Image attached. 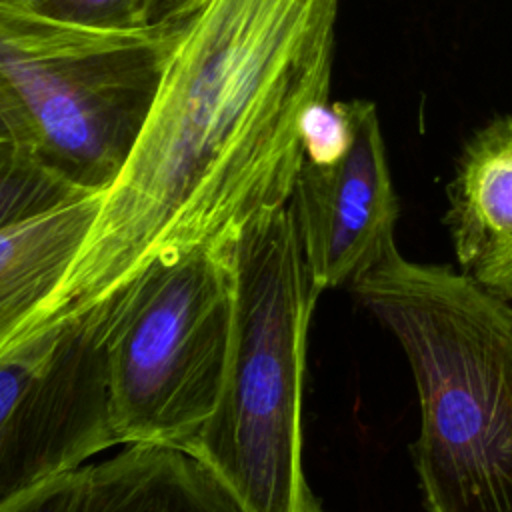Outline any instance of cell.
Segmentation results:
<instances>
[{"mask_svg": "<svg viewBox=\"0 0 512 512\" xmlns=\"http://www.w3.org/2000/svg\"><path fill=\"white\" fill-rule=\"evenodd\" d=\"M338 0H206L32 338L118 298L148 268L290 204L304 124L328 102Z\"/></svg>", "mask_w": 512, "mask_h": 512, "instance_id": "obj_1", "label": "cell"}, {"mask_svg": "<svg viewBox=\"0 0 512 512\" xmlns=\"http://www.w3.org/2000/svg\"><path fill=\"white\" fill-rule=\"evenodd\" d=\"M20 6L50 20L82 28L132 32L150 24V0H20Z\"/></svg>", "mask_w": 512, "mask_h": 512, "instance_id": "obj_12", "label": "cell"}, {"mask_svg": "<svg viewBox=\"0 0 512 512\" xmlns=\"http://www.w3.org/2000/svg\"><path fill=\"white\" fill-rule=\"evenodd\" d=\"M106 308L0 360V498L118 446L108 408Z\"/></svg>", "mask_w": 512, "mask_h": 512, "instance_id": "obj_6", "label": "cell"}, {"mask_svg": "<svg viewBox=\"0 0 512 512\" xmlns=\"http://www.w3.org/2000/svg\"><path fill=\"white\" fill-rule=\"evenodd\" d=\"M338 152L308 160L290 198L302 254L320 292L350 288L396 248L400 200L374 102H338Z\"/></svg>", "mask_w": 512, "mask_h": 512, "instance_id": "obj_7", "label": "cell"}, {"mask_svg": "<svg viewBox=\"0 0 512 512\" xmlns=\"http://www.w3.org/2000/svg\"><path fill=\"white\" fill-rule=\"evenodd\" d=\"M0 4H20V0H0Z\"/></svg>", "mask_w": 512, "mask_h": 512, "instance_id": "obj_16", "label": "cell"}, {"mask_svg": "<svg viewBox=\"0 0 512 512\" xmlns=\"http://www.w3.org/2000/svg\"><path fill=\"white\" fill-rule=\"evenodd\" d=\"M444 214L458 270L506 296L512 290V114L492 118L462 146Z\"/></svg>", "mask_w": 512, "mask_h": 512, "instance_id": "obj_8", "label": "cell"}, {"mask_svg": "<svg viewBox=\"0 0 512 512\" xmlns=\"http://www.w3.org/2000/svg\"><path fill=\"white\" fill-rule=\"evenodd\" d=\"M350 292L410 366L426 512H512V302L398 246Z\"/></svg>", "mask_w": 512, "mask_h": 512, "instance_id": "obj_2", "label": "cell"}, {"mask_svg": "<svg viewBox=\"0 0 512 512\" xmlns=\"http://www.w3.org/2000/svg\"><path fill=\"white\" fill-rule=\"evenodd\" d=\"M84 466L0 498V512H72L82 486Z\"/></svg>", "mask_w": 512, "mask_h": 512, "instance_id": "obj_13", "label": "cell"}, {"mask_svg": "<svg viewBox=\"0 0 512 512\" xmlns=\"http://www.w3.org/2000/svg\"><path fill=\"white\" fill-rule=\"evenodd\" d=\"M186 20L108 32L0 4V118L10 138L68 184L106 190Z\"/></svg>", "mask_w": 512, "mask_h": 512, "instance_id": "obj_4", "label": "cell"}, {"mask_svg": "<svg viewBox=\"0 0 512 512\" xmlns=\"http://www.w3.org/2000/svg\"><path fill=\"white\" fill-rule=\"evenodd\" d=\"M232 246L164 260L102 304L118 446L184 450L214 414L236 322Z\"/></svg>", "mask_w": 512, "mask_h": 512, "instance_id": "obj_5", "label": "cell"}, {"mask_svg": "<svg viewBox=\"0 0 512 512\" xmlns=\"http://www.w3.org/2000/svg\"><path fill=\"white\" fill-rule=\"evenodd\" d=\"M86 194L42 166L10 138H0V228Z\"/></svg>", "mask_w": 512, "mask_h": 512, "instance_id": "obj_11", "label": "cell"}, {"mask_svg": "<svg viewBox=\"0 0 512 512\" xmlns=\"http://www.w3.org/2000/svg\"><path fill=\"white\" fill-rule=\"evenodd\" d=\"M72 512H242L192 454L166 446H122L84 466Z\"/></svg>", "mask_w": 512, "mask_h": 512, "instance_id": "obj_10", "label": "cell"}, {"mask_svg": "<svg viewBox=\"0 0 512 512\" xmlns=\"http://www.w3.org/2000/svg\"><path fill=\"white\" fill-rule=\"evenodd\" d=\"M236 322L218 406L184 448L242 512H328L304 468V378L320 298L290 204L248 224L232 246Z\"/></svg>", "mask_w": 512, "mask_h": 512, "instance_id": "obj_3", "label": "cell"}, {"mask_svg": "<svg viewBox=\"0 0 512 512\" xmlns=\"http://www.w3.org/2000/svg\"><path fill=\"white\" fill-rule=\"evenodd\" d=\"M206 0H150V24L186 18Z\"/></svg>", "mask_w": 512, "mask_h": 512, "instance_id": "obj_14", "label": "cell"}, {"mask_svg": "<svg viewBox=\"0 0 512 512\" xmlns=\"http://www.w3.org/2000/svg\"><path fill=\"white\" fill-rule=\"evenodd\" d=\"M0 138H10V132H8L6 124L2 122V118H0ZM10 140H12V138H10Z\"/></svg>", "mask_w": 512, "mask_h": 512, "instance_id": "obj_15", "label": "cell"}, {"mask_svg": "<svg viewBox=\"0 0 512 512\" xmlns=\"http://www.w3.org/2000/svg\"><path fill=\"white\" fill-rule=\"evenodd\" d=\"M504 298H508V300H510V302H512V290H510V292H508V294H506V296H504Z\"/></svg>", "mask_w": 512, "mask_h": 512, "instance_id": "obj_17", "label": "cell"}, {"mask_svg": "<svg viewBox=\"0 0 512 512\" xmlns=\"http://www.w3.org/2000/svg\"><path fill=\"white\" fill-rule=\"evenodd\" d=\"M100 194H80L0 228V360L32 338L96 218Z\"/></svg>", "mask_w": 512, "mask_h": 512, "instance_id": "obj_9", "label": "cell"}]
</instances>
